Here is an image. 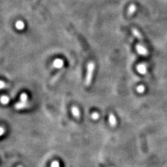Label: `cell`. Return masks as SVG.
<instances>
[{
	"mask_svg": "<svg viewBox=\"0 0 167 167\" xmlns=\"http://www.w3.org/2000/svg\"><path fill=\"white\" fill-rule=\"evenodd\" d=\"M72 113L74 117L78 118V119H79L80 116V112L79 109H78L77 107H74H74H72Z\"/></svg>",
	"mask_w": 167,
	"mask_h": 167,
	"instance_id": "7",
	"label": "cell"
},
{
	"mask_svg": "<svg viewBox=\"0 0 167 167\" xmlns=\"http://www.w3.org/2000/svg\"><path fill=\"white\" fill-rule=\"evenodd\" d=\"M27 101V95L26 93H22L20 96V102L21 103H25Z\"/></svg>",
	"mask_w": 167,
	"mask_h": 167,
	"instance_id": "12",
	"label": "cell"
},
{
	"mask_svg": "<svg viewBox=\"0 0 167 167\" xmlns=\"http://www.w3.org/2000/svg\"><path fill=\"white\" fill-rule=\"evenodd\" d=\"M109 124L111 126L114 127L116 125V117L112 114H109Z\"/></svg>",
	"mask_w": 167,
	"mask_h": 167,
	"instance_id": "4",
	"label": "cell"
},
{
	"mask_svg": "<svg viewBox=\"0 0 167 167\" xmlns=\"http://www.w3.org/2000/svg\"><path fill=\"white\" fill-rule=\"evenodd\" d=\"M137 92H139V93H142L145 91V87L143 85L139 86H138V87H137Z\"/></svg>",
	"mask_w": 167,
	"mask_h": 167,
	"instance_id": "13",
	"label": "cell"
},
{
	"mask_svg": "<svg viewBox=\"0 0 167 167\" xmlns=\"http://www.w3.org/2000/svg\"><path fill=\"white\" fill-rule=\"evenodd\" d=\"M137 50L139 54H140L141 55H147L148 54V50H146L144 47L141 46V45H137Z\"/></svg>",
	"mask_w": 167,
	"mask_h": 167,
	"instance_id": "2",
	"label": "cell"
},
{
	"mask_svg": "<svg viewBox=\"0 0 167 167\" xmlns=\"http://www.w3.org/2000/svg\"><path fill=\"white\" fill-rule=\"evenodd\" d=\"M28 107V104L27 103H23L20 102V103L15 104V109H24V108H27Z\"/></svg>",
	"mask_w": 167,
	"mask_h": 167,
	"instance_id": "6",
	"label": "cell"
},
{
	"mask_svg": "<svg viewBox=\"0 0 167 167\" xmlns=\"http://www.w3.org/2000/svg\"><path fill=\"white\" fill-rule=\"evenodd\" d=\"M132 33H133L134 36L135 37H137V38H138L139 40H140L141 41L142 40V36H141V33L139 32V31L137 30V29H132Z\"/></svg>",
	"mask_w": 167,
	"mask_h": 167,
	"instance_id": "8",
	"label": "cell"
},
{
	"mask_svg": "<svg viewBox=\"0 0 167 167\" xmlns=\"http://www.w3.org/2000/svg\"><path fill=\"white\" fill-rule=\"evenodd\" d=\"M19 167H22V166H19Z\"/></svg>",
	"mask_w": 167,
	"mask_h": 167,
	"instance_id": "19",
	"label": "cell"
},
{
	"mask_svg": "<svg viewBox=\"0 0 167 167\" xmlns=\"http://www.w3.org/2000/svg\"><path fill=\"white\" fill-rule=\"evenodd\" d=\"M137 70H138V72H139V73L143 74L146 73V67L145 65H143V64L139 65V66H137Z\"/></svg>",
	"mask_w": 167,
	"mask_h": 167,
	"instance_id": "5",
	"label": "cell"
},
{
	"mask_svg": "<svg viewBox=\"0 0 167 167\" xmlns=\"http://www.w3.org/2000/svg\"><path fill=\"white\" fill-rule=\"evenodd\" d=\"M52 167H59V163L57 161H54L52 164Z\"/></svg>",
	"mask_w": 167,
	"mask_h": 167,
	"instance_id": "16",
	"label": "cell"
},
{
	"mask_svg": "<svg viewBox=\"0 0 167 167\" xmlns=\"http://www.w3.org/2000/svg\"><path fill=\"white\" fill-rule=\"evenodd\" d=\"M64 62L62 59H55L54 62H53V66L56 68H61L64 66Z\"/></svg>",
	"mask_w": 167,
	"mask_h": 167,
	"instance_id": "3",
	"label": "cell"
},
{
	"mask_svg": "<svg viewBox=\"0 0 167 167\" xmlns=\"http://www.w3.org/2000/svg\"><path fill=\"white\" fill-rule=\"evenodd\" d=\"M94 70H95V64L93 62H90L87 66V73H86L85 80L86 86H89L91 84L92 78H93Z\"/></svg>",
	"mask_w": 167,
	"mask_h": 167,
	"instance_id": "1",
	"label": "cell"
},
{
	"mask_svg": "<svg viewBox=\"0 0 167 167\" xmlns=\"http://www.w3.org/2000/svg\"><path fill=\"white\" fill-rule=\"evenodd\" d=\"M61 74V71L59 72V74H57V75H56V76H55V77H54V79H53V80H52V82H51V83H52V84L54 83V82L55 81H56V80H57V79H58V77H59V76H60V74Z\"/></svg>",
	"mask_w": 167,
	"mask_h": 167,
	"instance_id": "17",
	"label": "cell"
},
{
	"mask_svg": "<svg viewBox=\"0 0 167 167\" xmlns=\"http://www.w3.org/2000/svg\"><path fill=\"white\" fill-rule=\"evenodd\" d=\"M8 86H9V85L6 84L5 82H4L2 81H0V89H1V88H7L8 87Z\"/></svg>",
	"mask_w": 167,
	"mask_h": 167,
	"instance_id": "15",
	"label": "cell"
},
{
	"mask_svg": "<svg viewBox=\"0 0 167 167\" xmlns=\"http://www.w3.org/2000/svg\"><path fill=\"white\" fill-rule=\"evenodd\" d=\"M5 132V129L4 127H0V136H1V135L4 134V133Z\"/></svg>",
	"mask_w": 167,
	"mask_h": 167,
	"instance_id": "18",
	"label": "cell"
},
{
	"mask_svg": "<svg viewBox=\"0 0 167 167\" xmlns=\"http://www.w3.org/2000/svg\"><path fill=\"white\" fill-rule=\"evenodd\" d=\"M15 27L18 30H22L25 28V24L22 21H17L15 24Z\"/></svg>",
	"mask_w": 167,
	"mask_h": 167,
	"instance_id": "9",
	"label": "cell"
},
{
	"mask_svg": "<svg viewBox=\"0 0 167 167\" xmlns=\"http://www.w3.org/2000/svg\"><path fill=\"white\" fill-rule=\"evenodd\" d=\"M0 102H1V103L3 104V105H7V104L9 103V98L7 97V96L4 95L1 98V99H0Z\"/></svg>",
	"mask_w": 167,
	"mask_h": 167,
	"instance_id": "10",
	"label": "cell"
},
{
	"mask_svg": "<svg viewBox=\"0 0 167 167\" xmlns=\"http://www.w3.org/2000/svg\"><path fill=\"white\" fill-rule=\"evenodd\" d=\"M135 10H136V7H135V6L134 5H131V7H129V9L128 10V13H127L129 16H130V15H132L134 13Z\"/></svg>",
	"mask_w": 167,
	"mask_h": 167,
	"instance_id": "11",
	"label": "cell"
},
{
	"mask_svg": "<svg viewBox=\"0 0 167 167\" xmlns=\"http://www.w3.org/2000/svg\"><path fill=\"white\" fill-rule=\"evenodd\" d=\"M91 117L93 120H97L99 119V114H98V112H94L92 114Z\"/></svg>",
	"mask_w": 167,
	"mask_h": 167,
	"instance_id": "14",
	"label": "cell"
}]
</instances>
